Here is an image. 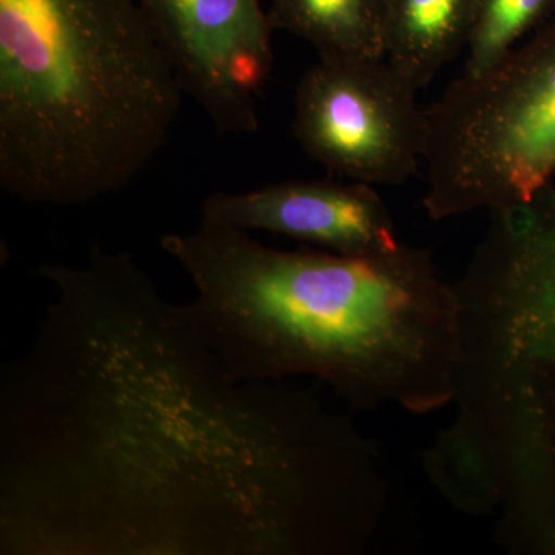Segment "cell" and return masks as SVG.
<instances>
[{
    "label": "cell",
    "instance_id": "1",
    "mask_svg": "<svg viewBox=\"0 0 555 555\" xmlns=\"http://www.w3.org/2000/svg\"><path fill=\"white\" fill-rule=\"evenodd\" d=\"M0 369V555H357L377 444L320 382H235L129 251L43 264Z\"/></svg>",
    "mask_w": 555,
    "mask_h": 555
},
{
    "label": "cell",
    "instance_id": "2",
    "mask_svg": "<svg viewBox=\"0 0 555 555\" xmlns=\"http://www.w3.org/2000/svg\"><path fill=\"white\" fill-rule=\"evenodd\" d=\"M159 244L195 287L179 313L235 382L313 378L350 411L451 404L459 297L429 251L283 250L206 211Z\"/></svg>",
    "mask_w": 555,
    "mask_h": 555
},
{
    "label": "cell",
    "instance_id": "3",
    "mask_svg": "<svg viewBox=\"0 0 555 555\" xmlns=\"http://www.w3.org/2000/svg\"><path fill=\"white\" fill-rule=\"evenodd\" d=\"M182 91L137 0H0V188L39 206L118 193Z\"/></svg>",
    "mask_w": 555,
    "mask_h": 555
},
{
    "label": "cell",
    "instance_id": "4",
    "mask_svg": "<svg viewBox=\"0 0 555 555\" xmlns=\"http://www.w3.org/2000/svg\"><path fill=\"white\" fill-rule=\"evenodd\" d=\"M426 112V193L436 221L524 204L555 178V14Z\"/></svg>",
    "mask_w": 555,
    "mask_h": 555
},
{
    "label": "cell",
    "instance_id": "5",
    "mask_svg": "<svg viewBox=\"0 0 555 555\" xmlns=\"http://www.w3.org/2000/svg\"><path fill=\"white\" fill-rule=\"evenodd\" d=\"M386 57H318L295 90L294 133L331 173L400 185L418 173L426 112Z\"/></svg>",
    "mask_w": 555,
    "mask_h": 555
},
{
    "label": "cell",
    "instance_id": "6",
    "mask_svg": "<svg viewBox=\"0 0 555 555\" xmlns=\"http://www.w3.org/2000/svg\"><path fill=\"white\" fill-rule=\"evenodd\" d=\"M182 94L224 137L259 129L258 100L272 75V33L259 0H137Z\"/></svg>",
    "mask_w": 555,
    "mask_h": 555
},
{
    "label": "cell",
    "instance_id": "7",
    "mask_svg": "<svg viewBox=\"0 0 555 555\" xmlns=\"http://www.w3.org/2000/svg\"><path fill=\"white\" fill-rule=\"evenodd\" d=\"M203 211L248 232L275 233L350 257L401 246L385 201L364 182L291 181L248 192H215Z\"/></svg>",
    "mask_w": 555,
    "mask_h": 555
},
{
    "label": "cell",
    "instance_id": "8",
    "mask_svg": "<svg viewBox=\"0 0 555 555\" xmlns=\"http://www.w3.org/2000/svg\"><path fill=\"white\" fill-rule=\"evenodd\" d=\"M385 57L416 90L466 50L477 0H382Z\"/></svg>",
    "mask_w": 555,
    "mask_h": 555
},
{
    "label": "cell",
    "instance_id": "9",
    "mask_svg": "<svg viewBox=\"0 0 555 555\" xmlns=\"http://www.w3.org/2000/svg\"><path fill=\"white\" fill-rule=\"evenodd\" d=\"M273 30L297 36L318 57H385L382 0H270Z\"/></svg>",
    "mask_w": 555,
    "mask_h": 555
},
{
    "label": "cell",
    "instance_id": "10",
    "mask_svg": "<svg viewBox=\"0 0 555 555\" xmlns=\"http://www.w3.org/2000/svg\"><path fill=\"white\" fill-rule=\"evenodd\" d=\"M555 14V0H477L463 76L494 68L528 33Z\"/></svg>",
    "mask_w": 555,
    "mask_h": 555
}]
</instances>
